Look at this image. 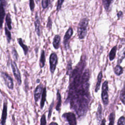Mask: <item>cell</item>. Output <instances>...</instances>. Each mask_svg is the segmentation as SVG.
I'll return each instance as SVG.
<instances>
[{"instance_id":"f35d334b","label":"cell","mask_w":125,"mask_h":125,"mask_svg":"<svg viewBox=\"0 0 125 125\" xmlns=\"http://www.w3.org/2000/svg\"><path fill=\"white\" fill-rule=\"evenodd\" d=\"M54 124H55V125H58V123H56V122H51V123H50V125H54Z\"/></svg>"},{"instance_id":"9a60e30c","label":"cell","mask_w":125,"mask_h":125,"mask_svg":"<svg viewBox=\"0 0 125 125\" xmlns=\"http://www.w3.org/2000/svg\"><path fill=\"white\" fill-rule=\"evenodd\" d=\"M61 42V37L59 35H56L53 39V45L55 49H58L60 47Z\"/></svg>"},{"instance_id":"3957f363","label":"cell","mask_w":125,"mask_h":125,"mask_svg":"<svg viewBox=\"0 0 125 125\" xmlns=\"http://www.w3.org/2000/svg\"><path fill=\"white\" fill-rule=\"evenodd\" d=\"M108 82L107 81H104L102 84V90L101 97L103 103L104 105H106L108 104Z\"/></svg>"},{"instance_id":"d6a6232c","label":"cell","mask_w":125,"mask_h":125,"mask_svg":"<svg viewBox=\"0 0 125 125\" xmlns=\"http://www.w3.org/2000/svg\"><path fill=\"white\" fill-rule=\"evenodd\" d=\"M41 122H40V124L41 125H46V117H45V114L44 113L42 114V115L41 117Z\"/></svg>"},{"instance_id":"d6986e66","label":"cell","mask_w":125,"mask_h":125,"mask_svg":"<svg viewBox=\"0 0 125 125\" xmlns=\"http://www.w3.org/2000/svg\"><path fill=\"white\" fill-rule=\"evenodd\" d=\"M45 52L43 50H42L40 59V68H43L45 65Z\"/></svg>"},{"instance_id":"277c9868","label":"cell","mask_w":125,"mask_h":125,"mask_svg":"<svg viewBox=\"0 0 125 125\" xmlns=\"http://www.w3.org/2000/svg\"><path fill=\"white\" fill-rule=\"evenodd\" d=\"M58 58L57 55L55 52L51 53L49 57V65H50V70L51 73L53 74L56 68L57 64L58 63Z\"/></svg>"},{"instance_id":"52a82bcc","label":"cell","mask_w":125,"mask_h":125,"mask_svg":"<svg viewBox=\"0 0 125 125\" xmlns=\"http://www.w3.org/2000/svg\"><path fill=\"white\" fill-rule=\"evenodd\" d=\"M0 76L3 78L5 85L7 87L11 90L14 88V83L12 78L6 72H1Z\"/></svg>"},{"instance_id":"7c38bea8","label":"cell","mask_w":125,"mask_h":125,"mask_svg":"<svg viewBox=\"0 0 125 125\" xmlns=\"http://www.w3.org/2000/svg\"><path fill=\"white\" fill-rule=\"evenodd\" d=\"M35 30L37 35L40 37L41 36V23L40 21L38 15V13H36L35 15Z\"/></svg>"},{"instance_id":"4dcf8cb0","label":"cell","mask_w":125,"mask_h":125,"mask_svg":"<svg viewBox=\"0 0 125 125\" xmlns=\"http://www.w3.org/2000/svg\"><path fill=\"white\" fill-rule=\"evenodd\" d=\"M49 0H42V5L43 9L46 8L49 4Z\"/></svg>"},{"instance_id":"cb8c5ba5","label":"cell","mask_w":125,"mask_h":125,"mask_svg":"<svg viewBox=\"0 0 125 125\" xmlns=\"http://www.w3.org/2000/svg\"><path fill=\"white\" fill-rule=\"evenodd\" d=\"M114 71L116 75H117V76H120L123 73V68L119 64H118L114 67Z\"/></svg>"},{"instance_id":"8992f818","label":"cell","mask_w":125,"mask_h":125,"mask_svg":"<svg viewBox=\"0 0 125 125\" xmlns=\"http://www.w3.org/2000/svg\"><path fill=\"white\" fill-rule=\"evenodd\" d=\"M11 67L12 69V71L14 74V76L17 81V83L19 85H20L21 83V75L20 72V70L17 66V63L15 61L11 62Z\"/></svg>"},{"instance_id":"5bb4252c","label":"cell","mask_w":125,"mask_h":125,"mask_svg":"<svg viewBox=\"0 0 125 125\" xmlns=\"http://www.w3.org/2000/svg\"><path fill=\"white\" fill-rule=\"evenodd\" d=\"M46 87L45 86L43 88L42 92V98H41V101L40 103V107L41 109H42L44 105V104L46 101Z\"/></svg>"},{"instance_id":"d4e9b609","label":"cell","mask_w":125,"mask_h":125,"mask_svg":"<svg viewBox=\"0 0 125 125\" xmlns=\"http://www.w3.org/2000/svg\"><path fill=\"white\" fill-rule=\"evenodd\" d=\"M120 99L123 104H125V86H124V87L121 90Z\"/></svg>"},{"instance_id":"30bf717a","label":"cell","mask_w":125,"mask_h":125,"mask_svg":"<svg viewBox=\"0 0 125 125\" xmlns=\"http://www.w3.org/2000/svg\"><path fill=\"white\" fill-rule=\"evenodd\" d=\"M7 101L6 99H4L3 102V109L2 111L1 114V121L0 124L1 125H5L6 122V120L7 118Z\"/></svg>"},{"instance_id":"ba28073f","label":"cell","mask_w":125,"mask_h":125,"mask_svg":"<svg viewBox=\"0 0 125 125\" xmlns=\"http://www.w3.org/2000/svg\"><path fill=\"white\" fill-rule=\"evenodd\" d=\"M7 4L6 0H0V28L2 27V24L5 16V7Z\"/></svg>"},{"instance_id":"7a4b0ae2","label":"cell","mask_w":125,"mask_h":125,"mask_svg":"<svg viewBox=\"0 0 125 125\" xmlns=\"http://www.w3.org/2000/svg\"><path fill=\"white\" fill-rule=\"evenodd\" d=\"M88 19L83 18L79 22L78 26V36L80 39H83L87 34V28L88 24Z\"/></svg>"},{"instance_id":"ac0fdd59","label":"cell","mask_w":125,"mask_h":125,"mask_svg":"<svg viewBox=\"0 0 125 125\" xmlns=\"http://www.w3.org/2000/svg\"><path fill=\"white\" fill-rule=\"evenodd\" d=\"M103 78V72L102 71H101L98 76L97 77V82L96 84V87H95V91L96 92H98V90H99L100 88V86H101V81H102V79Z\"/></svg>"},{"instance_id":"4316f807","label":"cell","mask_w":125,"mask_h":125,"mask_svg":"<svg viewBox=\"0 0 125 125\" xmlns=\"http://www.w3.org/2000/svg\"><path fill=\"white\" fill-rule=\"evenodd\" d=\"M115 113L114 112H111L109 116V125H114V121H115Z\"/></svg>"},{"instance_id":"8fae6325","label":"cell","mask_w":125,"mask_h":125,"mask_svg":"<svg viewBox=\"0 0 125 125\" xmlns=\"http://www.w3.org/2000/svg\"><path fill=\"white\" fill-rule=\"evenodd\" d=\"M43 86L42 84H40L38 85L35 88L34 92V100L36 102H38L40 99L41 96L42 94V90H43Z\"/></svg>"},{"instance_id":"d590c367","label":"cell","mask_w":125,"mask_h":125,"mask_svg":"<svg viewBox=\"0 0 125 125\" xmlns=\"http://www.w3.org/2000/svg\"><path fill=\"white\" fill-rule=\"evenodd\" d=\"M52 25V22L51 19L50 17H49L48 19V22L47 23V27L48 28L49 30H50L51 29Z\"/></svg>"},{"instance_id":"e575fe53","label":"cell","mask_w":125,"mask_h":125,"mask_svg":"<svg viewBox=\"0 0 125 125\" xmlns=\"http://www.w3.org/2000/svg\"><path fill=\"white\" fill-rule=\"evenodd\" d=\"M29 6L31 11H33L35 8V2L34 0H29Z\"/></svg>"},{"instance_id":"f546056e","label":"cell","mask_w":125,"mask_h":125,"mask_svg":"<svg viewBox=\"0 0 125 125\" xmlns=\"http://www.w3.org/2000/svg\"><path fill=\"white\" fill-rule=\"evenodd\" d=\"M54 100H53L52 102L51 103V104L50 105L49 107V111H48V119H50V117L51 116V114H52V109H53V105H54Z\"/></svg>"},{"instance_id":"5b68a950","label":"cell","mask_w":125,"mask_h":125,"mask_svg":"<svg viewBox=\"0 0 125 125\" xmlns=\"http://www.w3.org/2000/svg\"><path fill=\"white\" fill-rule=\"evenodd\" d=\"M62 118L69 125H76V117L75 114L71 112H65L62 115Z\"/></svg>"},{"instance_id":"9c48e42d","label":"cell","mask_w":125,"mask_h":125,"mask_svg":"<svg viewBox=\"0 0 125 125\" xmlns=\"http://www.w3.org/2000/svg\"><path fill=\"white\" fill-rule=\"evenodd\" d=\"M73 34V30L71 27H70L65 32V35L63 37V43L64 44V47L65 50H67L68 47V44L69 40L70 39L71 37H72Z\"/></svg>"},{"instance_id":"f1b7e54d","label":"cell","mask_w":125,"mask_h":125,"mask_svg":"<svg viewBox=\"0 0 125 125\" xmlns=\"http://www.w3.org/2000/svg\"><path fill=\"white\" fill-rule=\"evenodd\" d=\"M12 55H13V57L14 59V60L15 61H18V57H19V55H18V54L16 50V49L13 47L12 48Z\"/></svg>"},{"instance_id":"83f0119b","label":"cell","mask_w":125,"mask_h":125,"mask_svg":"<svg viewBox=\"0 0 125 125\" xmlns=\"http://www.w3.org/2000/svg\"><path fill=\"white\" fill-rule=\"evenodd\" d=\"M72 71V62L71 60L69 61V62L67 63V68H66V75H69L71 72Z\"/></svg>"},{"instance_id":"ffe728a7","label":"cell","mask_w":125,"mask_h":125,"mask_svg":"<svg viewBox=\"0 0 125 125\" xmlns=\"http://www.w3.org/2000/svg\"><path fill=\"white\" fill-rule=\"evenodd\" d=\"M117 46H114L111 50H110L109 54V59L110 61H112L113 60L116 56V51H117Z\"/></svg>"},{"instance_id":"44dd1931","label":"cell","mask_w":125,"mask_h":125,"mask_svg":"<svg viewBox=\"0 0 125 125\" xmlns=\"http://www.w3.org/2000/svg\"><path fill=\"white\" fill-rule=\"evenodd\" d=\"M5 21H6V23L5 24H6V25L7 26V27H8V28L10 30L12 29V25H11V23H12V20H11V15L9 13H7L6 16V18H5Z\"/></svg>"},{"instance_id":"ab89813d","label":"cell","mask_w":125,"mask_h":125,"mask_svg":"<svg viewBox=\"0 0 125 125\" xmlns=\"http://www.w3.org/2000/svg\"><path fill=\"white\" fill-rule=\"evenodd\" d=\"M36 0V2L37 3H38L39 1V0Z\"/></svg>"},{"instance_id":"8d00e7d4","label":"cell","mask_w":125,"mask_h":125,"mask_svg":"<svg viewBox=\"0 0 125 125\" xmlns=\"http://www.w3.org/2000/svg\"><path fill=\"white\" fill-rule=\"evenodd\" d=\"M123 16V12L122 11H119L117 14V16L118 19H120L121 17H122Z\"/></svg>"},{"instance_id":"484cf974","label":"cell","mask_w":125,"mask_h":125,"mask_svg":"<svg viewBox=\"0 0 125 125\" xmlns=\"http://www.w3.org/2000/svg\"><path fill=\"white\" fill-rule=\"evenodd\" d=\"M113 0H102L103 5L106 10H108L110 5Z\"/></svg>"},{"instance_id":"603a6c76","label":"cell","mask_w":125,"mask_h":125,"mask_svg":"<svg viewBox=\"0 0 125 125\" xmlns=\"http://www.w3.org/2000/svg\"><path fill=\"white\" fill-rule=\"evenodd\" d=\"M4 30H5V36L7 41V42L9 43L11 40V34L10 31H9V29L8 28L7 26H6V24L5 25L4 27Z\"/></svg>"},{"instance_id":"6da1fadb","label":"cell","mask_w":125,"mask_h":125,"mask_svg":"<svg viewBox=\"0 0 125 125\" xmlns=\"http://www.w3.org/2000/svg\"><path fill=\"white\" fill-rule=\"evenodd\" d=\"M85 57L81 60L69 75L68 92L65 102H69L70 107L79 117L86 114L90 100L89 83L90 73L88 69L83 72L85 65Z\"/></svg>"},{"instance_id":"2e32d148","label":"cell","mask_w":125,"mask_h":125,"mask_svg":"<svg viewBox=\"0 0 125 125\" xmlns=\"http://www.w3.org/2000/svg\"><path fill=\"white\" fill-rule=\"evenodd\" d=\"M17 41H18V42L19 45H20L21 46V47L22 48L23 51V52H24V55H26L27 54L28 51V46H27L26 44H24L22 38H20L17 39Z\"/></svg>"},{"instance_id":"60d3db41","label":"cell","mask_w":125,"mask_h":125,"mask_svg":"<svg viewBox=\"0 0 125 125\" xmlns=\"http://www.w3.org/2000/svg\"><path fill=\"white\" fill-rule=\"evenodd\" d=\"M39 82H40V80L38 79L37 80V83H39Z\"/></svg>"},{"instance_id":"836d02e7","label":"cell","mask_w":125,"mask_h":125,"mask_svg":"<svg viewBox=\"0 0 125 125\" xmlns=\"http://www.w3.org/2000/svg\"><path fill=\"white\" fill-rule=\"evenodd\" d=\"M64 0H58L57 5V10L59 11L62 7V5L63 2Z\"/></svg>"},{"instance_id":"e0dca14e","label":"cell","mask_w":125,"mask_h":125,"mask_svg":"<svg viewBox=\"0 0 125 125\" xmlns=\"http://www.w3.org/2000/svg\"><path fill=\"white\" fill-rule=\"evenodd\" d=\"M57 103L56 106V110L57 111H59L60 110V108L62 104V98H61V93L59 89L57 90Z\"/></svg>"},{"instance_id":"4fadbf2b","label":"cell","mask_w":125,"mask_h":125,"mask_svg":"<svg viewBox=\"0 0 125 125\" xmlns=\"http://www.w3.org/2000/svg\"><path fill=\"white\" fill-rule=\"evenodd\" d=\"M102 107L100 104H99V106L97 109V111L96 114V117L97 121L98 124H101V121L102 120Z\"/></svg>"},{"instance_id":"74e56055","label":"cell","mask_w":125,"mask_h":125,"mask_svg":"<svg viewBox=\"0 0 125 125\" xmlns=\"http://www.w3.org/2000/svg\"><path fill=\"white\" fill-rule=\"evenodd\" d=\"M105 120L104 119H103V120H102V122L101 123V125H105Z\"/></svg>"},{"instance_id":"7402d4cb","label":"cell","mask_w":125,"mask_h":125,"mask_svg":"<svg viewBox=\"0 0 125 125\" xmlns=\"http://www.w3.org/2000/svg\"><path fill=\"white\" fill-rule=\"evenodd\" d=\"M125 58V47H124L123 50L121 51L120 53L119 54L118 56V61L117 62L118 64H120L122 61L124 60V59Z\"/></svg>"},{"instance_id":"1f68e13d","label":"cell","mask_w":125,"mask_h":125,"mask_svg":"<svg viewBox=\"0 0 125 125\" xmlns=\"http://www.w3.org/2000/svg\"><path fill=\"white\" fill-rule=\"evenodd\" d=\"M117 125H125V117L124 116H121L118 119Z\"/></svg>"}]
</instances>
